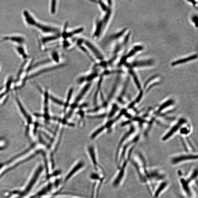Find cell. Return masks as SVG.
I'll return each mask as SVG.
<instances>
[{
	"label": "cell",
	"instance_id": "20",
	"mask_svg": "<svg viewBox=\"0 0 198 198\" xmlns=\"http://www.w3.org/2000/svg\"><path fill=\"white\" fill-rule=\"evenodd\" d=\"M197 169H195L193 170L192 173L190 175V176L188 178L186 181H187L189 183L192 182V181L195 179L197 177Z\"/></svg>",
	"mask_w": 198,
	"mask_h": 198
},
{
	"label": "cell",
	"instance_id": "19",
	"mask_svg": "<svg viewBox=\"0 0 198 198\" xmlns=\"http://www.w3.org/2000/svg\"><path fill=\"white\" fill-rule=\"evenodd\" d=\"M167 185V182H164L161 184L158 187L157 189L156 190V192L154 193V197L156 198H157L158 196L160 194V193L165 188Z\"/></svg>",
	"mask_w": 198,
	"mask_h": 198
},
{
	"label": "cell",
	"instance_id": "16",
	"mask_svg": "<svg viewBox=\"0 0 198 198\" xmlns=\"http://www.w3.org/2000/svg\"><path fill=\"white\" fill-rule=\"evenodd\" d=\"M180 182L182 184L183 189L188 196H191V192L189 185V183L184 178H180Z\"/></svg>",
	"mask_w": 198,
	"mask_h": 198
},
{
	"label": "cell",
	"instance_id": "13",
	"mask_svg": "<svg viewBox=\"0 0 198 198\" xmlns=\"http://www.w3.org/2000/svg\"><path fill=\"white\" fill-rule=\"evenodd\" d=\"M153 64V61L152 60H142L136 61L133 63L131 65L133 67H139L142 66H149L152 65Z\"/></svg>",
	"mask_w": 198,
	"mask_h": 198
},
{
	"label": "cell",
	"instance_id": "4",
	"mask_svg": "<svg viewBox=\"0 0 198 198\" xmlns=\"http://www.w3.org/2000/svg\"><path fill=\"white\" fill-rule=\"evenodd\" d=\"M60 33L59 34L47 35L38 36V41L41 49H43L47 44L59 39L61 38Z\"/></svg>",
	"mask_w": 198,
	"mask_h": 198
},
{
	"label": "cell",
	"instance_id": "1",
	"mask_svg": "<svg viewBox=\"0 0 198 198\" xmlns=\"http://www.w3.org/2000/svg\"><path fill=\"white\" fill-rule=\"evenodd\" d=\"M31 27L35 28L43 34L51 35L59 34L61 33L59 28L52 25L40 22L36 19Z\"/></svg>",
	"mask_w": 198,
	"mask_h": 198
},
{
	"label": "cell",
	"instance_id": "11",
	"mask_svg": "<svg viewBox=\"0 0 198 198\" xmlns=\"http://www.w3.org/2000/svg\"><path fill=\"white\" fill-rule=\"evenodd\" d=\"M14 49L16 53L24 60L30 58L24 44L16 45L14 47Z\"/></svg>",
	"mask_w": 198,
	"mask_h": 198
},
{
	"label": "cell",
	"instance_id": "10",
	"mask_svg": "<svg viewBox=\"0 0 198 198\" xmlns=\"http://www.w3.org/2000/svg\"><path fill=\"white\" fill-rule=\"evenodd\" d=\"M104 27L101 19L96 20L93 34V38L99 39L104 32Z\"/></svg>",
	"mask_w": 198,
	"mask_h": 198
},
{
	"label": "cell",
	"instance_id": "7",
	"mask_svg": "<svg viewBox=\"0 0 198 198\" xmlns=\"http://www.w3.org/2000/svg\"><path fill=\"white\" fill-rule=\"evenodd\" d=\"M129 157L130 156H128L127 159H125V160L123 162L121 167L119 168L120 170L118 173L117 176L115 178L114 181H113L112 185L114 187H117L119 186L120 184L121 181H122L123 178L124 177L125 172L127 163L129 162Z\"/></svg>",
	"mask_w": 198,
	"mask_h": 198
},
{
	"label": "cell",
	"instance_id": "5",
	"mask_svg": "<svg viewBox=\"0 0 198 198\" xmlns=\"http://www.w3.org/2000/svg\"><path fill=\"white\" fill-rule=\"evenodd\" d=\"M85 164L84 161L81 160L78 161L73 166L72 168L70 169L69 172L66 175L64 180V186L67 184V182L70 180L75 175L80 171L84 167Z\"/></svg>",
	"mask_w": 198,
	"mask_h": 198
},
{
	"label": "cell",
	"instance_id": "17",
	"mask_svg": "<svg viewBox=\"0 0 198 198\" xmlns=\"http://www.w3.org/2000/svg\"><path fill=\"white\" fill-rule=\"evenodd\" d=\"M57 1H50L49 11L51 14L52 15L56 14L57 10Z\"/></svg>",
	"mask_w": 198,
	"mask_h": 198
},
{
	"label": "cell",
	"instance_id": "6",
	"mask_svg": "<svg viewBox=\"0 0 198 198\" xmlns=\"http://www.w3.org/2000/svg\"><path fill=\"white\" fill-rule=\"evenodd\" d=\"M197 155L193 154H181L174 156L171 159V163L172 165H176L184 161L195 160L197 159Z\"/></svg>",
	"mask_w": 198,
	"mask_h": 198
},
{
	"label": "cell",
	"instance_id": "15",
	"mask_svg": "<svg viewBox=\"0 0 198 198\" xmlns=\"http://www.w3.org/2000/svg\"><path fill=\"white\" fill-rule=\"evenodd\" d=\"M50 59L51 61H53L55 63V64H61L60 56L59 53L56 50H53L50 53Z\"/></svg>",
	"mask_w": 198,
	"mask_h": 198
},
{
	"label": "cell",
	"instance_id": "2",
	"mask_svg": "<svg viewBox=\"0 0 198 198\" xmlns=\"http://www.w3.org/2000/svg\"><path fill=\"white\" fill-rule=\"evenodd\" d=\"M83 44L88 51L92 53L93 56L96 59L100 61L104 60L105 58L104 55L102 51L92 41L89 40L84 39Z\"/></svg>",
	"mask_w": 198,
	"mask_h": 198
},
{
	"label": "cell",
	"instance_id": "21",
	"mask_svg": "<svg viewBox=\"0 0 198 198\" xmlns=\"http://www.w3.org/2000/svg\"><path fill=\"white\" fill-rule=\"evenodd\" d=\"M1 64H0V69H1Z\"/></svg>",
	"mask_w": 198,
	"mask_h": 198
},
{
	"label": "cell",
	"instance_id": "8",
	"mask_svg": "<svg viewBox=\"0 0 198 198\" xmlns=\"http://www.w3.org/2000/svg\"><path fill=\"white\" fill-rule=\"evenodd\" d=\"M88 154H89L90 159L92 162L93 167L97 172H100V169H102V168L99 166L97 156L96 155L95 149L93 146H90L87 148Z\"/></svg>",
	"mask_w": 198,
	"mask_h": 198
},
{
	"label": "cell",
	"instance_id": "9",
	"mask_svg": "<svg viewBox=\"0 0 198 198\" xmlns=\"http://www.w3.org/2000/svg\"><path fill=\"white\" fill-rule=\"evenodd\" d=\"M66 64H55L54 65L48 66L45 68H43L42 69L40 70L39 71H37L34 74H31L30 76H28L27 79L34 78L35 76L39 75L41 74H44L47 72H50L52 71L55 70L61 69L66 66Z\"/></svg>",
	"mask_w": 198,
	"mask_h": 198
},
{
	"label": "cell",
	"instance_id": "12",
	"mask_svg": "<svg viewBox=\"0 0 198 198\" xmlns=\"http://www.w3.org/2000/svg\"><path fill=\"white\" fill-rule=\"evenodd\" d=\"M197 55H193L192 56H188V57L184 58V59L177 60L172 62V64H171V65L175 66L178 65L179 64H183V63H185L186 62H188V61L195 59H197Z\"/></svg>",
	"mask_w": 198,
	"mask_h": 198
},
{
	"label": "cell",
	"instance_id": "18",
	"mask_svg": "<svg viewBox=\"0 0 198 198\" xmlns=\"http://www.w3.org/2000/svg\"><path fill=\"white\" fill-rule=\"evenodd\" d=\"M91 2H93L97 4L99 6V7L100 8L101 11L103 12H105L108 9V6L107 4L104 3V1H91Z\"/></svg>",
	"mask_w": 198,
	"mask_h": 198
},
{
	"label": "cell",
	"instance_id": "3",
	"mask_svg": "<svg viewBox=\"0 0 198 198\" xmlns=\"http://www.w3.org/2000/svg\"><path fill=\"white\" fill-rule=\"evenodd\" d=\"M26 41V38L22 35H0V43L10 42L16 45H21L24 44Z\"/></svg>",
	"mask_w": 198,
	"mask_h": 198
},
{
	"label": "cell",
	"instance_id": "14",
	"mask_svg": "<svg viewBox=\"0 0 198 198\" xmlns=\"http://www.w3.org/2000/svg\"><path fill=\"white\" fill-rule=\"evenodd\" d=\"M126 29H124L123 30L119 32L114 33V34L111 35L110 36L108 39V42H110L113 41L117 40L119 39L120 38L122 37L123 35H124V32H125Z\"/></svg>",
	"mask_w": 198,
	"mask_h": 198
}]
</instances>
